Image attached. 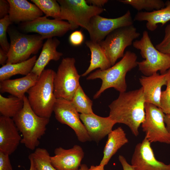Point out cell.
<instances>
[{"label": "cell", "instance_id": "obj_1", "mask_svg": "<svg viewBox=\"0 0 170 170\" xmlns=\"http://www.w3.org/2000/svg\"><path fill=\"white\" fill-rule=\"evenodd\" d=\"M145 100L142 88L120 93L118 98L109 105V116L116 123L124 124L135 136L145 117Z\"/></svg>", "mask_w": 170, "mask_h": 170}, {"label": "cell", "instance_id": "obj_2", "mask_svg": "<svg viewBox=\"0 0 170 170\" xmlns=\"http://www.w3.org/2000/svg\"><path fill=\"white\" fill-rule=\"evenodd\" d=\"M137 58L134 53L127 51L122 59L112 66L104 70H97L88 75L87 78L88 80L99 78L102 81L101 86L94 95V99H97L110 88H114L120 93L126 92V74L137 66Z\"/></svg>", "mask_w": 170, "mask_h": 170}, {"label": "cell", "instance_id": "obj_3", "mask_svg": "<svg viewBox=\"0 0 170 170\" xmlns=\"http://www.w3.org/2000/svg\"><path fill=\"white\" fill-rule=\"evenodd\" d=\"M21 110L12 119L22 135L21 143L33 150L40 144L39 140L45 133L49 118L40 117L31 108L25 95Z\"/></svg>", "mask_w": 170, "mask_h": 170}, {"label": "cell", "instance_id": "obj_4", "mask_svg": "<svg viewBox=\"0 0 170 170\" xmlns=\"http://www.w3.org/2000/svg\"><path fill=\"white\" fill-rule=\"evenodd\" d=\"M56 72L44 69L36 83L27 91L29 103L38 116L50 118L56 100L54 92L53 81Z\"/></svg>", "mask_w": 170, "mask_h": 170}, {"label": "cell", "instance_id": "obj_5", "mask_svg": "<svg viewBox=\"0 0 170 170\" xmlns=\"http://www.w3.org/2000/svg\"><path fill=\"white\" fill-rule=\"evenodd\" d=\"M133 46L140 51L145 60L137 61L139 70L144 76L151 75L160 71L165 73L170 68V55L157 50L153 45L147 31H144L141 38L133 42Z\"/></svg>", "mask_w": 170, "mask_h": 170}, {"label": "cell", "instance_id": "obj_6", "mask_svg": "<svg viewBox=\"0 0 170 170\" xmlns=\"http://www.w3.org/2000/svg\"><path fill=\"white\" fill-rule=\"evenodd\" d=\"M57 1L61 8L60 19L68 21L71 30H74L79 26L87 30L91 19L104 11L102 8L89 5L85 0Z\"/></svg>", "mask_w": 170, "mask_h": 170}, {"label": "cell", "instance_id": "obj_7", "mask_svg": "<svg viewBox=\"0 0 170 170\" xmlns=\"http://www.w3.org/2000/svg\"><path fill=\"white\" fill-rule=\"evenodd\" d=\"M10 48L6 64L21 62L29 59L32 54H37L42 47L43 40L38 34H26L9 28Z\"/></svg>", "mask_w": 170, "mask_h": 170}, {"label": "cell", "instance_id": "obj_8", "mask_svg": "<svg viewBox=\"0 0 170 170\" xmlns=\"http://www.w3.org/2000/svg\"><path fill=\"white\" fill-rule=\"evenodd\" d=\"M74 58L63 59L55 73L54 81V92L57 99L71 101L80 85L79 74Z\"/></svg>", "mask_w": 170, "mask_h": 170}, {"label": "cell", "instance_id": "obj_9", "mask_svg": "<svg viewBox=\"0 0 170 170\" xmlns=\"http://www.w3.org/2000/svg\"><path fill=\"white\" fill-rule=\"evenodd\" d=\"M140 35L133 25L117 28L99 42L111 66L117 59L122 58L126 48L133 44Z\"/></svg>", "mask_w": 170, "mask_h": 170}, {"label": "cell", "instance_id": "obj_10", "mask_svg": "<svg viewBox=\"0 0 170 170\" xmlns=\"http://www.w3.org/2000/svg\"><path fill=\"white\" fill-rule=\"evenodd\" d=\"M145 117L141 127L145 138L150 143L170 144V134L164 121L165 114L162 109L151 103H145Z\"/></svg>", "mask_w": 170, "mask_h": 170}, {"label": "cell", "instance_id": "obj_11", "mask_svg": "<svg viewBox=\"0 0 170 170\" xmlns=\"http://www.w3.org/2000/svg\"><path fill=\"white\" fill-rule=\"evenodd\" d=\"M53 112L58 122L68 125L74 130L79 141L84 142L92 140L81 121L80 114L71 101L57 99Z\"/></svg>", "mask_w": 170, "mask_h": 170}, {"label": "cell", "instance_id": "obj_12", "mask_svg": "<svg viewBox=\"0 0 170 170\" xmlns=\"http://www.w3.org/2000/svg\"><path fill=\"white\" fill-rule=\"evenodd\" d=\"M133 21L129 10L122 16L115 18H105L98 15L91 19L87 30L90 40L99 43L115 30L133 25Z\"/></svg>", "mask_w": 170, "mask_h": 170}, {"label": "cell", "instance_id": "obj_13", "mask_svg": "<svg viewBox=\"0 0 170 170\" xmlns=\"http://www.w3.org/2000/svg\"><path fill=\"white\" fill-rule=\"evenodd\" d=\"M21 28L26 32L37 33L43 40L62 37L70 30L68 22L59 19H49L45 16L32 21L24 22Z\"/></svg>", "mask_w": 170, "mask_h": 170}, {"label": "cell", "instance_id": "obj_14", "mask_svg": "<svg viewBox=\"0 0 170 170\" xmlns=\"http://www.w3.org/2000/svg\"><path fill=\"white\" fill-rule=\"evenodd\" d=\"M131 165L134 170H170V164L156 159L150 143L145 138L136 145Z\"/></svg>", "mask_w": 170, "mask_h": 170}, {"label": "cell", "instance_id": "obj_15", "mask_svg": "<svg viewBox=\"0 0 170 170\" xmlns=\"http://www.w3.org/2000/svg\"><path fill=\"white\" fill-rule=\"evenodd\" d=\"M54 153V155L50 157L51 161L57 170H79L84 156L82 149L77 145L68 149L56 148Z\"/></svg>", "mask_w": 170, "mask_h": 170}, {"label": "cell", "instance_id": "obj_16", "mask_svg": "<svg viewBox=\"0 0 170 170\" xmlns=\"http://www.w3.org/2000/svg\"><path fill=\"white\" fill-rule=\"evenodd\" d=\"M80 117L91 140L97 143L108 135L116 124L109 116L103 117L94 113L80 114Z\"/></svg>", "mask_w": 170, "mask_h": 170}, {"label": "cell", "instance_id": "obj_17", "mask_svg": "<svg viewBox=\"0 0 170 170\" xmlns=\"http://www.w3.org/2000/svg\"><path fill=\"white\" fill-rule=\"evenodd\" d=\"M12 118L0 116V151L10 155L17 149L22 139Z\"/></svg>", "mask_w": 170, "mask_h": 170}, {"label": "cell", "instance_id": "obj_18", "mask_svg": "<svg viewBox=\"0 0 170 170\" xmlns=\"http://www.w3.org/2000/svg\"><path fill=\"white\" fill-rule=\"evenodd\" d=\"M167 80V71L163 74L156 73L150 76H141L139 81L146 103L152 104L160 108L162 88L166 85Z\"/></svg>", "mask_w": 170, "mask_h": 170}, {"label": "cell", "instance_id": "obj_19", "mask_svg": "<svg viewBox=\"0 0 170 170\" xmlns=\"http://www.w3.org/2000/svg\"><path fill=\"white\" fill-rule=\"evenodd\" d=\"M10 5L8 14L12 23L27 22L42 16L43 13L34 3L26 0H8Z\"/></svg>", "mask_w": 170, "mask_h": 170}, {"label": "cell", "instance_id": "obj_20", "mask_svg": "<svg viewBox=\"0 0 170 170\" xmlns=\"http://www.w3.org/2000/svg\"><path fill=\"white\" fill-rule=\"evenodd\" d=\"M38 77L31 72L21 78L1 81L0 92L1 93H8L12 95L23 99L25 93L36 83Z\"/></svg>", "mask_w": 170, "mask_h": 170}, {"label": "cell", "instance_id": "obj_21", "mask_svg": "<svg viewBox=\"0 0 170 170\" xmlns=\"http://www.w3.org/2000/svg\"><path fill=\"white\" fill-rule=\"evenodd\" d=\"M60 43V41L56 37L47 39L31 72L39 76L50 61L60 59L63 54L57 50Z\"/></svg>", "mask_w": 170, "mask_h": 170}, {"label": "cell", "instance_id": "obj_22", "mask_svg": "<svg viewBox=\"0 0 170 170\" xmlns=\"http://www.w3.org/2000/svg\"><path fill=\"white\" fill-rule=\"evenodd\" d=\"M164 7L158 10L151 11H139L135 15L134 21H146V27L151 31L155 30L157 24H161L162 26L170 21V1L165 3Z\"/></svg>", "mask_w": 170, "mask_h": 170}, {"label": "cell", "instance_id": "obj_23", "mask_svg": "<svg viewBox=\"0 0 170 170\" xmlns=\"http://www.w3.org/2000/svg\"><path fill=\"white\" fill-rule=\"evenodd\" d=\"M108 135L104 150L103 157L99 164L104 166L108 163L119 149L128 142L126 134L121 127L112 130Z\"/></svg>", "mask_w": 170, "mask_h": 170}, {"label": "cell", "instance_id": "obj_24", "mask_svg": "<svg viewBox=\"0 0 170 170\" xmlns=\"http://www.w3.org/2000/svg\"><path fill=\"white\" fill-rule=\"evenodd\" d=\"M85 44L90 51L91 60L89 66L82 76H86L97 68L104 70L111 67L110 61L99 43L89 40L86 41Z\"/></svg>", "mask_w": 170, "mask_h": 170}, {"label": "cell", "instance_id": "obj_25", "mask_svg": "<svg viewBox=\"0 0 170 170\" xmlns=\"http://www.w3.org/2000/svg\"><path fill=\"white\" fill-rule=\"evenodd\" d=\"M36 55L24 61L14 64H6L0 68V81L9 79L16 75L26 76L31 72L37 60Z\"/></svg>", "mask_w": 170, "mask_h": 170}, {"label": "cell", "instance_id": "obj_26", "mask_svg": "<svg viewBox=\"0 0 170 170\" xmlns=\"http://www.w3.org/2000/svg\"><path fill=\"white\" fill-rule=\"evenodd\" d=\"M23 99L13 95L5 97L0 94V113L1 116L13 117L22 109Z\"/></svg>", "mask_w": 170, "mask_h": 170}, {"label": "cell", "instance_id": "obj_27", "mask_svg": "<svg viewBox=\"0 0 170 170\" xmlns=\"http://www.w3.org/2000/svg\"><path fill=\"white\" fill-rule=\"evenodd\" d=\"M71 101L78 112L87 114L94 113L92 109L93 101L85 94L80 85Z\"/></svg>", "mask_w": 170, "mask_h": 170}, {"label": "cell", "instance_id": "obj_28", "mask_svg": "<svg viewBox=\"0 0 170 170\" xmlns=\"http://www.w3.org/2000/svg\"><path fill=\"white\" fill-rule=\"evenodd\" d=\"M45 15L54 19L61 20V8L57 1L55 0H31Z\"/></svg>", "mask_w": 170, "mask_h": 170}, {"label": "cell", "instance_id": "obj_29", "mask_svg": "<svg viewBox=\"0 0 170 170\" xmlns=\"http://www.w3.org/2000/svg\"><path fill=\"white\" fill-rule=\"evenodd\" d=\"M37 170H57L52 165L48 150L44 148H38L31 154Z\"/></svg>", "mask_w": 170, "mask_h": 170}, {"label": "cell", "instance_id": "obj_30", "mask_svg": "<svg viewBox=\"0 0 170 170\" xmlns=\"http://www.w3.org/2000/svg\"><path fill=\"white\" fill-rule=\"evenodd\" d=\"M118 1L130 5L139 12L143 9L147 12L151 11L165 6V3L161 0H120Z\"/></svg>", "mask_w": 170, "mask_h": 170}, {"label": "cell", "instance_id": "obj_31", "mask_svg": "<svg viewBox=\"0 0 170 170\" xmlns=\"http://www.w3.org/2000/svg\"><path fill=\"white\" fill-rule=\"evenodd\" d=\"M7 15L0 19V45L1 47L5 51L8 53L10 43L8 42L7 36L8 27L12 24Z\"/></svg>", "mask_w": 170, "mask_h": 170}, {"label": "cell", "instance_id": "obj_32", "mask_svg": "<svg viewBox=\"0 0 170 170\" xmlns=\"http://www.w3.org/2000/svg\"><path fill=\"white\" fill-rule=\"evenodd\" d=\"M167 73V87L162 91L160 99V108L166 114L170 113V68Z\"/></svg>", "mask_w": 170, "mask_h": 170}, {"label": "cell", "instance_id": "obj_33", "mask_svg": "<svg viewBox=\"0 0 170 170\" xmlns=\"http://www.w3.org/2000/svg\"><path fill=\"white\" fill-rule=\"evenodd\" d=\"M161 52L170 55V23L165 29V35L162 40L155 46Z\"/></svg>", "mask_w": 170, "mask_h": 170}, {"label": "cell", "instance_id": "obj_34", "mask_svg": "<svg viewBox=\"0 0 170 170\" xmlns=\"http://www.w3.org/2000/svg\"><path fill=\"white\" fill-rule=\"evenodd\" d=\"M84 39V35L80 31H75L70 35L69 42L73 46H78L83 43Z\"/></svg>", "mask_w": 170, "mask_h": 170}, {"label": "cell", "instance_id": "obj_35", "mask_svg": "<svg viewBox=\"0 0 170 170\" xmlns=\"http://www.w3.org/2000/svg\"><path fill=\"white\" fill-rule=\"evenodd\" d=\"M9 156L0 151V170H13Z\"/></svg>", "mask_w": 170, "mask_h": 170}, {"label": "cell", "instance_id": "obj_36", "mask_svg": "<svg viewBox=\"0 0 170 170\" xmlns=\"http://www.w3.org/2000/svg\"><path fill=\"white\" fill-rule=\"evenodd\" d=\"M10 5L8 0H0V19H1L8 15Z\"/></svg>", "mask_w": 170, "mask_h": 170}, {"label": "cell", "instance_id": "obj_37", "mask_svg": "<svg viewBox=\"0 0 170 170\" xmlns=\"http://www.w3.org/2000/svg\"><path fill=\"white\" fill-rule=\"evenodd\" d=\"M118 159L122 166L123 170H134L133 167L128 162L123 156L119 155Z\"/></svg>", "mask_w": 170, "mask_h": 170}, {"label": "cell", "instance_id": "obj_38", "mask_svg": "<svg viewBox=\"0 0 170 170\" xmlns=\"http://www.w3.org/2000/svg\"><path fill=\"white\" fill-rule=\"evenodd\" d=\"M87 3L90 5H92L96 7L102 8V7L107 3V0H86Z\"/></svg>", "mask_w": 170, "mask_h": 170}, {"label": "cell", "instance_id": "obj_39", "mask_svg": "<svg viewBox=\"0 0 170 170\" xmlns=\"http://www.w3.org/2000/svg\"><path fill=\"white\" fill-rule=\"evenodd\" d=\"M8 59V53L0 48V64L3 65L6 63Z\"/></svg>", "mask_w": 170, "mask_h": 170}, {"label": "cell", "instance_id": "obj_40", "mask_svg": "<svg viewBox=\"0 0 170 170\" xmlns=\"http://www.w3.org/2000/svg\"><path fill=\"white\" fill-rule=\"evenodd\" d=\"M164 121L167 130L170 134V113L165 115Z\"/></svg>", "mask_w": 170, "mask_h": 170}, {"label": "cell", "instance_id": "obj_41", "mask_svg": "<svg viewBox=\"0 0 170 170\" xmlns=\"http://www.w3.org/2000/svg\"><path fill=\"white\" fill-rule=\"evenodd\" d=\"M29 159L30 162V166L29 170H37L35 164L30 154L29 156Z\"/></svg>", "mask_w": 170, "mask_h": 170}, {"label": "cell", "instance_id": "obj_42", "mask_svg": "<svg viewBox=\"0 0 170 170\" xmlns=\"http://www.w3.org/2000/svg\"><path fill=\"white\" fill-rule=\"evenodd\" d=\"M104 166L99 165L98 166H91L88 170H104Z\"/></svg>", "mask_w": 170, "mask_h": 170}, {"label": "cell", "instance_id": "obj_43", "mask_svg": "<svg viewBox=\"0 0 170 170\" xmlns=\"http://www.w3.org/2000/svg\"><path fill=\"white\" fill-rule=\"evenodd\" d=\"M87 166L85 164H81L79 170H88Z\"/></svg>", "mask_w": 170, "mask_h": 170}]
</instances>
